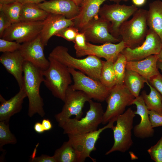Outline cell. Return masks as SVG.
<instances>
[{
	"instance_id": "1",
	"label": "cell",
	"mask_w": 162,
	"mask_h": 162,
	"mask_svg": "<svg viewBox=\"0 0 162 162\" xmlns=\"http://www.w3.org/2000/svg\"><path fill=\"white\" fill-rule=\"evenodd\" d=\"M43 71L29 62H24L22 87L28 98V114L31 117L36 113L41 117L45 115L43 100L40 94V85L44 80Z\"/></svg>"
},
{
	"instance_id": "2",
	"label": "cell",
	"mask_w": 162,
	"mask_h": 162,
	"mask_svg": "<svg viewBox=\"0 0 162 162\" xmlns=\"http://www.w3.org/2000/svg\"><path fill=\"white\" fill-rule=\"evenodd\" d=\"M49 56L57 60L68 68L78 70L87 76L99 81L103 61L92 55L82 59L75 58L68 52L67 47L58 46L50 53Z\"/></svg>"
},
{
	"instance_id": "3",
	"label": "cell",
	"mask_w": 162,
	"mask_h": 162,
	"mask_svg": "<svg viewBox=\"0 0 162 162\" xmlns=\"http://www.w3.org/2000/svg\"><path fill=\"white\" fill-rule=\"evenodd\" d=\"M89 108L86 116L79 120L69 118L58 123L63 130L64 134H75L96 130L102 123L104 112L102 104L90 99L88 102Z\"/></svg>"
},
{
	"instance_id": "4",
	"label": "cell",
	"mask_w": 162,
	"mask_h": 162,
	"mask_svg": "<svg viewBox=\"0 0 162 162\" xmlns=\"http://www.w3.org/2000/svg\"><path fill=\"white\" fill-rule=\"evenodd\" d=\"M48 68L43 71L44 83L55 97L64 102L66 92L72 82L68 68L50 56Z\"/></svg>"
},
{
	"instance_id": "5",
	"label": "cell",
	"mask_w": 162,
	"mask_h": 162,
	"mask_svg": "<svg viewBox=\"0 0 162 162\" xmlns=\"http://www.w3.org/2000/svg\"><path fill=\"white\" fill-rule=\"evenodd\" d=\"M148 10L138 9L132 18L124 22L119 32L120 38L127 47L133 48L144 41L148 30L147 23Z\"/></svg>"
},
{
	"instance_id": "6",
	"label": "cell",
	"mask_w": 162,
	"mask_h": 162,
	"mask_svg": "<svg viewBox=\"0 0 162 162\" xmlns=\"http://www.w3.org/2000/svg\"><path fill=\"white\" fill-rule=\"evenodd\" d=\"M136 116L134 111L128 108L123 114L117 117L116 124L112 129L114 142L112 148L105 153L107 155L115 152L124 153L132 146V130L134 119Z\"/></svg>"
},
{
	"instance_id": "7",
	"label": "cell",
	"mask_w": 162,
	"mask_h": 162,
	"mask_svg": "<svg viewBox=\"0 0 162 162\" xmlns=\"http://www.w3.org/2000/svg\"><path fill=\"white\" fill-rule=\"evenodd\" d=\"M135 97L124 84H117L110 90L105 100L107 104L103 116L102 124H105L116 119L125 111L127 106L132 105Z\"/></svg>"
},
{
	"instance_id": "8",
	"label": "cell",
	"mask_w": 162,
	"mask_h": 162,
	"mask_svg": "<svg viewBox=\"0 0 162 162\" xmlns=\"http://www.w3.org/2000/svg\"><path fill=\"white\" fill-rule=\"evenodd\" d=\"M116 119L110 121L103 127L92 132L78 134H68V141L72 145L76 153L78 162H83L87 158L93 162H96L95 159L90 156L92 152L95 151V144L100 138L101 133L108 128L112 129Z\"/></svg>"
},
{
	"instance_id": "9",
	"label": "cell",
	"mask_w": 162,
	"mask_h": 162,
	"mask_svg": "<svg viewBox=\"0 0 162 162\" xmlns=\"http://www.w3.org/2000/svg\"><path fill=\"white\" fill-rule=\"evenodd\" d=\"M138 9L134 4L128 5L119 3L105 4L100 8L98 15L110 24V33L116 38H120L119 32L121 26Z\"/></svg>"
},
{
	"instance_id": "10",
	"label": "cell",
	"mask_w": 162,
	"mask_h": 162,
	"mask_svg": "<svg viewBox=\"0 0 162 162\" xmlns=\"http://www.w3.org/2000/svg\"><path fill=\"white\" fill-rule=\"evenodd\" d=\"M74 83L70 86L73 89L81 91L86 93L91 99L98 101L105 100L110 90L100 81L95 80L78 70L68 68Z\"/></svg>"
},
{
	"instance_id": "11",
	"label": "cell",
	"mask_w": 162,
	"mask_h": 162,
	"mask_svg": "<svg viewBox=\"0 0 162 162\" xmlns=\"http://www.w3.org/2000/svg\"><path fill=\"white\" fill-rule=\"evenodd\" d=\"M91 99L83 92L73 89L70 86L66 92L64 104L61 111L55 117L58 123L62 122L74 116L79 120L83 114V109L85 103Z\"/></svg>"
},
{
	"instance_id": "12",
	"label": "cell",
	"mask_w": 162,
	"mask_h": 162,
	"mask_svg": "<svg viewBox=\"0 0 162 162\" xmlns=\"http://www.w3.org/2000/svg\"><path fill=\"white\" fill-rule=\"evenodd\" d=\"M44 21H20L12 24L4 32L1 38L20 44L30 41L40 34Z\"/></svg>"
},
{
	"instance_id": "13",
	"label": "cell",
	"mask_w": 162,
	"mask_h": 162,
	"mask_svg": "<svg viewBox=\"0 0 162 162\" xmlns=\"http://www.w3.org/2000/svg\"><path fill=\"white\" fill-rule=\"evenodd\" d=\"M110 24L98 16L86 25L80 32L84 33L86 41L94 43H115L121 40L110 32Z\"/></svg>"
},
{
	"instance_id": "14",
	"label": "cell",
	"mask_w": 162,
	"mask_h": 162,
	"mask_svg": "<svg viewBox=\"0 0 162 162\" xmlns=\"http://www.w3.org/2000/svg\"><path fill=\"white\" fill-rule=\"evenodd\" d=\"M162 47V41L159 37L149 29L143 42L133 48H125L121 52L127 61L143 59L152 55H158Z\"/></svg>"
},
{
	"instance_id": "15",
	"label": "cell",
	"mask_w": 162,
	"mask_h": 162,
	"mask_svg": "<svg viewBox=\"0 0 162 162\" xmlns=\"http://www.w3.org/2000/svg\"><path fill=\"white\" fill-rule=\"evenodd\" d=\"M44 47L39 34L34 39L22 43L19 50L25 61L44 70L48 68L50 64L44 53Z\"/></svg>"
},
{
	"instance_id": "16",
	"label": "cell",
	"mask_w": 162,
	"mask_h": 162,
	"mask_svg": "<svg viewBox=\"0 0 162 162\" xmlns=\"http://www.w3.org/2000/svg\"><path fill=\"white\" fill-rule=\"evenodd\" d=\"M126 47L125 44L122 40L116 44L107 43L100 45L87 42L86 48L82 53L81 57L94 55L114 63L119 54Z\"/></svg>"
},
{
	"instance_id": "17",
	"label": "cell",
	"mask_w": 162,
	"mask_h": 162,
	"mask_svg": "<svg viewBox=\"0 0 162 162\" xmlns=\"http://www.w3.org/2000/svg\"><path fill=\"white\" fill-rule=\"evenodd\" d=\"M132 104L136 106V110L134 111L135 114L139 115L141 118L139 123L133 128L134 135L142 139L152 137L154 134V130L150 119L148 110L141 95L135 98Z\"/></svg>"
},
{
	"instance_id": "18",
	"label": "cell",
	"mask_w": 162,
	"mask_h": 162,
	"mask_svg": "<svg viewBox=\"0 0 162 162\" xmlns=\"http://www.w3.org/2000/svg\"><path fill=\"white\" fill-rule=\"evenodd\" d=\"M70 26H74L72 20L61 15L49 14L44 20L43 27L40 34L44 46H46L50 39L60 31Z\"/></svg>"
},
{
	"instance_id": "19",
	"label": "cell",
	"mask_w": 162,
	"mask_h": 162,
	"mask_svg": "<svg viewBox=\"0 0 162 162\" xmlns=\"http://www.w3.org/2000/svg\"><path fill=\"white\" fill-rule=\"evenodd\" d=\"M37 5L49 14L61 15L73 20L80 11V7L71 0L45 1Z\"/></svg>"
},
{
	"instance_id": "20",
	"label": "cell",
	"mask_w": 162,
	"mask_h": 162,
	"mask_svg": "<svg viewBox=\"0 0 162 162\" xmlns=\"http://www.w3.org/2000/svg\"><path fill=\"white\" fill-rule=\"evenodd\" d=\"M24 61L19 50L3 53L0 57V62L7 72L14 77L20 89L22 86Z\"/></svg>"
},
{
	"instance_id": "21",
	"label": "cell",
	"mask_w": 162,
	"mask_h": 162,
	"mask_svg": "<svg viewBox=\"0 0 162 162\" xmlns=\"http://www.w3.org/2000/svg\"><path fill=\"white\" fill-rule=\"evenodd\" d=\"M107 0H83L78 14L73 20L74 26L80 31L89 21L98 16L100 6Z\"/></svg>"
},
{
	"instance_id": "22",
	"label": "cell",
	"mask_w": 162,
	"mask_h": 162,
	"mask_svg": "<svg viewBox=\"0 0 162 162\" xmlns=\"http://www.w3.org/2000/svg\"><path fill=\"white\" fill-rule=\"evenodd\" d=\"M26 97L27 95L23 87L8 100H6L0 94V121L8 123L12 116L20 111L24 100Z\"/></svg>"
},
{
	"instance_id": "23",
	"label": "cell",
	"mask_w": 162,
	"mask_h": 162,
	"mask_svg": "<svg viewBox=\"0 0 162 162\" xmlns=\"http://www.w3.org/2000/svg\"><path fill=\"white\" fill-rule=\"evenodd\" d=\"M158 61V55H155L140 60L127 61L126 69L136 71L148 81L160 73L157 66Z\"/></svg>"
},
{
	"instance_id": "24",
	"label": "cell",
	"mask_w": 162,
	"mask_h": 162,
	"mask_svg": "<svg viewBox=\"0 0 162 162\" xmlns=\"http://www.w3.org/2000/svg\"><path fill=\"white\" fill-rule=\"evenodd\" d=\"M147 23L149 29L156 33L162 41V1L156 0L150 3L148 10Z\"/></svg>"
},
{
	"instance_id": "25",
	"label": "cell",
	"mask_w": 162,
	"mask_h": 162,
	"mask_svg": "<svg viewBox=\"0 0 162 162\" xmlns=\"http://www.w3.org/2000/svg\"><path fill=\"white\" fill-rule=\"evenodd\" d=\"M20 21H44L49 13L40 8L37 4L32 3L22 4Z\"/></svg>"
},
{
	"instance_id": "26",
	"label": "cell",
	"mask_w": 162,
	"mask_h": 162,
	"mask_svg": "<svg viewBox=\"0 0 162 162\" xmlns=\"http://www.w3.org/2000/svg\"><path fill=\"white\" fill-rule=\"evenodd\" d=\"M147 80L136 71L126 69L124 84L135 98L139 96L140 92Z\"/></svg>"
},
{
	"instance_id": "27",
	"label": "cell",
	"mask_w": 162,
	"mask_h": 162,
	"mask_svg": "<svg viewBox=\"0 0 162 162\" xmlns=\"http://www.w3.org/2000/svg\"><path fill=\"white\" fill-rule=\"evenodd\" d=\"M146 83L150 89L147 94L143 91L141 94L146 106L149 110L153 111L162 114V98L159 92L153 87L148 80Z\"/></svg>"
},
{
	"instance_id": "28",
	"label": "cell",
	"mask_w": 162,
	"mask_h": 162,
	"mask_svg": "<svg viewBox=\"0 0 162 162\" xmlns=\"http://www.w3.org/2000/svg\"><path fill=\"white\" fill-rule=\"evenodd\" d=\"M53 156L56 162H78L75 150L68 141L55 151Z\"/></svg>"
},
{
	"instance_id": "29",
	"label": "cell",
	"mask_w": 162,
	"mask_h": 162,
	"mask_svg": "<svg viewBox=\"0 0 162 162\" xmlns=\"http://www.w3.org/2000/svg\"><path fill=\"white\" fill-rule=\"evenodd\" d=\"M114 62L103 61L99 81L104 86L111 89L116 85V79L113 68Z\"/></svg>"
},
{
	"instance_id": "30",
	"label": "cell",
	"mask_w": 162,
	"mask_h": 162,
	"mask_svg": "<svg viewBox=\"0 0 162 162\" xmlns=\"http://www.w3.org/2000/svg\"><path fill=\"white\" fill-rule=\"evenodd\" d=\"M22 5L17 1L8 4H0V11L4 13L12 24L19 22L20 21Z\"/></svg>"
},
{
	"instance_id": "31",
	"label": "cell",
	"mask_w": 162,
	"mask_h": 162,
	"mask_svg": "<svg viewBox=\"0 0 162 162\" xmlns=\"http://www.w3.org/2000/svg\"><path fill=\"white\" fill-rule=\"evenodd\" d=\"M17 142L16 137L10 130L9 122L0 121V149L8 144H15Z\"/></svg>"
},
{
	"instance_id": "32",
	"label": "cell",
	"mask_w": 162,
	"mask_h": 162,
	"mask_svg": "<svg viewBox=\"0 0 162 162\" xmlns=\"http://www.w3.org/2000/svg\"><path fill=\"white\" fill-rule=\"evenodd\" d=\"M127 62L125 56L120 53L114 63L113 68L116 76V84H124Z\"/></svg>"
},
{
	"instance_id": "33",
	"label": "cell",
	"mask_w": 162,
	"mask_h": 162,
	"mask_svg": "<svg viewBox=\"0 0 162 162\" xmlns=\"http://www.w3.org/2000/svg\"><path fill=\"white\" fill-rule=\"evenodd\" d=\"M79 32V30L76 27L74 26H70L62 29L55 35L63 38L68 41L73 42Z\"/></svg>"
},
{
	"instance_id": "34",
	"label": "cell",
	"mask_w": 162,
	"mask_h": 162,
	"mask_svg": "<svg viewBox=\"0 0 162 162\" xmlns=\"http://www.w3.org/2000/svg\"><path fill=\"white\" fill-rule=\"evenodd\" d=\"M151 159L155 162H162V135L154 145L147 150Z\"/></svg>"
},
{
	"instance_id": "35",
	"label": "cell",
	"mask_w": 162,
	"mask_h": 162,
	"mask_svg": "<svg viewBox=\"0 0 162 162\" xmlns=\"http://www.w3.org/2000/svg\"><path fill=\"white\" fill-rule=\"evenodd\" d=\"M73 42L74 43L76 56L81 57L82 53L86 47L87 41L84 33L79 32Z\"/></svg>"
},
{
	"instance_id": "36",
	"label": "cell",
	"mask_w": 162,
	"mask_h": 162,
	"mask_svg": "<svg viewBox=\"0 0 162 162\" xmlns=\"http://www.w3.org/2000/svg\"><path fill=\"white\" fill-rule=\"evenodd\" d=\"M21 44L15 41L0 39V52L3 53L13 52L19 50Z\"/></svg>"
},
{
	"instance_id": "37",
	"label": "cell",
	"mask_w": 162,
	"mask_h": 162,
	"mask_svg": "<svg viewBox=\"0 0 162 162\" xmlns=\"http://www.w3.org/2000/svg\"><path fill=\"white\" fill-rule=\"evenodd\" d=\"M148 81L159 92L162 98V74L159 73L152 77Z\"/></svg>"
},
{
	"instance_id": "38",
	"label": "cell",
	"mask_w": 162,
	"mask_h": 162,
	"mask_svg": "<svg viewBox=\"0 0 162 162\" xmlns=\"http://www.w3.org/2000/svg\"><path fill=\"white\" fill-rule=\"evenodd\" d=\"M150 119L153 128L162 126V114L153 111L149 110Z\"/></svg>"
},
{
	"instance_id": "39",
	"label": "cell",
	"mask_w": 162,
	"mask_h": 162,
	"mask_svg": "<svg viewBox=\"0 0 162 162\" xmlns=\"http://www.w3.org/2000/svg\"><path fill=\"white\" fill-rule=\"evenodd\" d=\"M12 23L2 12L0 11V37L1 38L6 29L9 27Z\"/></svg>"
},
{
	"instance_id": "40",
	"label": "cell",
	"mask_w": 162,
	"mask_h": 162,
	"mask_svg": "<svg viewBox=\"0 0 162 162\" xmlns=\"http://www.w3.org/2000/svg\"><path fill=\"white\" fill-rule=\"evenodd\" d=\"M30 161L32 162H56L53 155L51 156L44 154L37 157H32Z\"/></svg>"
},
{
	"instance_id": "41",
	"label": "cell",
	"mask_w": 162,
	"mask_h": 162,
	"mask_svg": "<svg viewBox=\"0 0 162 162\" xmlns=\"http://www.w3.org/2000/svg\"><path fill=\"white\" fill-rule=\"evenodd\" d=\"M41 123L45 131H49L52 128V124L49 119H44L42 121Z\"/></svg>"
},
{
	"instance_id": "42",
	"label": "cell",
	"mask_w": 162,
	"mask_h": 162,
	"mask_svg": "<svg viewBox=\"0 0 162 162\" xmlns=\"http://www.w3.org/2000/svg\"><path fill=\"white\" fill-rule=\"evenodd\" d=\"M34 128L36 132L38 134H41L45 131L41 123L37 122L34 125Z\"/></svg>"
},
{
	"instance_id": "43",
	"label": "cell",
	"mask_w": 162,
	"mask_h": 162,
	"mask_svg": "<svg viewBox=\"0 0 162 162\" xmlns=\"http://www.w3.org/2000/svg\"><path fill=\"white\" fill-rule=\"evenodd\" d=\"M44 1H45V0H17V1L22 4L26 3H32L38 4Z\"/></svg>"
},
{
	"instance_id": "44",
	"label": "cell",
	"mask_w": 162,
	"mask_h": 162,
	"mask_svg": "<svg viewBox=\"0 0 162 162\" xmlns=\"http://www.w3.org/2000/svg\"><path fill=\"white\" fill-rule=\"evenodd\" d=\"M147 0H132L133 4L137 7H141L144 5Z\"/></svg>"
},
{
	"instance_id": "45",
	"label": "cell",
	"mask_w": 162,
	"mask_h": 162,
	"mask_svg": "<svg viewBox=\"0 0 162 162\" xmlns=\"http://www.w3.org/2000/svg\"><path fill=\"white\" fill-rule=\"evenodd\" d=\"M17 1V0H0V4H8Z\"/></svg>"
},
{
	"instance_id": "46",
	"label": "cell",
	"mask_w": 162,
	"mask_h": 162,
	"mask_svg": "<svg viewBox=\"0 0 162 162\" xmlns=\"http://www.w3.org/2000/svg\"><path fill=\"white\" fill-rule=\"evenodd\" d=\"M158 60L162 62V47L159 52L158 55Z\"/></svg>"
},
{
	"instance_id": "47",
	"label": "cell",
	"mask_w": 162,
	"mask_h": 162,
	"mask_svg": "<svg viewBox=\"0 0 162 162\" xmlns=\"http://www.w3.org/2000/svg\"><path fill=\"white\" fill-rule=\"evenodd\" d=\"M157 66L158 69H160L162 73V62L158 60L157 63Z\"/></svg>"
},
{
	"instance_id": "48",
	"label": "cell",
	"mask_w": 162,
	"mask_h": 162,
	"mask_svg": "<svg viewBox=\"0 0 162 162\" xmlns=\"http://www.w3.org/2000/svg\"><path fill=\"white\" fill-rule=\"evenodd\" d=\"M111 2H114L115 3H119L121 2H128L129 0H108Z\"/></svg>"
},
{
	"instance_id": "49",
	"label": "cell",
	"mask_w": 162,
	"mask_h": 162,
	"mask_svg": "<svg viewBox=\"0 0 162 162\" xmlns=\"http://www.w3.org/2000/svg\"><path fill=\"white\" fill-rule=\"evenodd\" d=\"M83 0H74L73 1L78 6H79Z\"/></svg>"
},
{
	"instance_id": "50",
	"label": "cell",
	"mask_w": 162,
	"mask_h": 162,
	"mask_svg": "<svg viewBox=\"0 0 162 162\" xmlns=\"http://www.w3.org/2000/svg\"><path fill=\"white\" fill-rule=\"evenodd\" d=\"M72 0V1H74V0Z\"/></svg>"
}]
</instances>
